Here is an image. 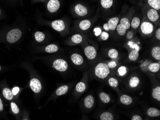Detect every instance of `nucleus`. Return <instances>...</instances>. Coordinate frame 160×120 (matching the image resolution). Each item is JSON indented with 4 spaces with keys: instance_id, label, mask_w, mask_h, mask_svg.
<instances>
[{
    "instance_id": "nucleus-1",
    "label": "nucleus",
    "mask_w": 160,
    "mask_h": 120,
    "mask_svg": "<svg viewBox=\"0 0 160 120\" xmlns=\"http://www.w3.org/2000/svg\"><path fill=\"white\" fill-rule=\"evenodd\" d=\"M94 74L99 79L105 80L110 73V70L107 64L101 62L96 65L94 69Z\"/></svg>"
},
{
    "instance_id": "nucleus-2",
    "label": "nucleus",
    "mask_w": 160,
    "mask_h": 120,
    "mask_svg": "<svg viewBox=\"0 0 160 120\" xmlns=\"http://www.w3.org/2000/svg\"><path fill=\"white\" fill-rule=\"evenodd\" d=\"M131 28V22L126 17L121 18L116 26V30L120 36H124L126 34L127 31Z\"/></svg>"
},
{
    "instance_id": "nucleus-3",
    "label": "nucleus",
    "mask_w": 160,
    "mask_h": 120,
    "mask_svg": "<svg viewBox=\"0 0 160 120\" xmlns=\"http://www.w3.org/2000/svg\"><path fill=\"white\" fill-rule=\"evenodd\" d=\"M139 27L140 32L145 36H150L154 30V24L148 20H143Z\"/></svg>"
},
{
    "instance_id": "nucleus-4",
    "label": "nucleus",
    "mask_w": 160,
    "mask_h": 120,
    "mask_svg": "<svg viewBox=\"0 0 160 120\" xmlns=\"http://www.w3.org/2000/svg\"><path fill=\"white\" fill-rule=\"evenodd\" d=\"M22 31L19 29L11 30L7 35V40L10 43H14L20 39L22 36Z\"/></svg>"
},
{
    "instance_id": "nucleus-5",
    "label": "nucleus",
    "mask_w": 160,
    "mask_h": 120,
    "mask_svg": "<svg viewBox=\"0 0 160 120\" xmlns=\"http://www.w3.org/2000/svg\"><path fill=\"white\" fill-rule=\"evenodd\" d=\"M146 16L147 19L152 24H157L160 20V15L157 10L153 9L152 8H149L146 12Z\"/></svg>"
},
{
    "instance_id": "nucleus-6",
    "label": "nucleus",
    "mask_w": 160,
    "mask_h": 120,
    "mask_svg": "<svg viewBox=\"0 0 160 120\" xmlns=\"http://www.w3.org/2000/svg\"><path fill=\"white\" fill-rule=\"evenodd\" d=\"M120 19L118 17H114L109 19L107 23H105L103 25V28L106 31L116 30V26L119 24Z\"/></svg>"
},
{
    "instance_id": "nucleus-7",
    "label": "nucleus",
    "mask_w": 160,
    "mask_h": 120,
    "mask_svg": "<svg viewBox=\"0 0 160 120\" xmlns=\"http://www.w3.org/2000/svg\"><path fill=\"white\" fill-rule=\"evenodd\" d=\"M52 66L56 70L59 72H65L68 69L67 61L61 58L55 59L53 62Z\"/></svg>"
},
{
    "instance_id": "nucleus-8",
    "label": "nucleus",
    "mask_w": 160,
    "mask_h": 120,
    "mask_svg": "<svg viewBox=\"0 0 160 120\" xmlns=\"http://www.w3.org/2000/svg\"><path fill=\"white\" fill-rule=\"evenodd\" d=\"M84 52L87 59L93 60L96 58L97 56V50L93 46H87L84 49Z\"/></svg>"
},
{
    "instance_id": "nucleus-9",
    "label": "nucleus",
    "mask_w": 160,
    "mask_h": 120,
    "mask_svg": "<svg viewBox=\"0 0 160 120\" xmlns=\"http://www.w3.org/2000/svg\"><path fill=\"white\" fill-rule=\"evenodd\" d=\"M30 87L35 93H39L42 90V84L40 81L36 78H32L29 82Z\"/></svg>"
},
{
    "instance_id": "nucleus-10",
    "label": "nucleus",
    "mask_w": 160,
    "mask_h": 120,
    "mask_svg": "<svg viewBox=\"0 0 160 120\" xmlns=\"http://www.w3.org/2000/svg\"><path fill=\"white\" fill-rule=\"evenodd\" d=\"M60 3L59 0H49L47 3V9L51 13L56 12L60 7Z\"/></svg>"
},
{
    "instance_id": "nucleus-11",
    "label": "nucleus",
    "mask_w": 160,
    "mask_h": 120,
    "mask_svg": "<svg viewBox=\"0 0 160 120\" xmlns=\"http://www.w3.org/2000/svg\"><path fill=\"white\" fill-rule=\"evenodd\" d=\"M74 11L76 14L80 17H85L88 14V9L82 4H77L74 8Z\"/></svg>"
},
{
    "instance_id": "nucleus-12",
    "label": "nucleus",
    "mask_w": 160,
    "mask_h": 120,
    "mask_svg": "<svg viewBox=\"0 0 160 120\" xmlns=\"http://www.w3.org/2000/svg\"><path fill=\"white\" fill-rule=\"evenodd\" d=\"M52 28L58 32H62L65 29L64 22L62 20H56L51 23Z\"/></svg>"
},
{
    "instance_id": "nucleus-13",
    "label": "nucleus",
    "mask_w": 160,
    "mask_h": 120,
    "mask_svg": "<svg viewBox=\"0 0 160 120\" xmlns=\"http://www.w3.org/2000/svg\"><path fill=\"white\" fill-rule=\"evenodd\" d=\"M70 59L74 64L77 66L81 65L84 62L83 57L78 53L72 54L70 56Z\"/></svg>"
},
{
    "instance_id": "nucleus-14",
    "label": "nucleus",
    "mask_w": 160,
    "mask_h": 120,
    "mask_svg": "<svg viewBox=\"0 0 160 120\" xmlns=\"http://www.w3.org/2000/svg\"><path fill=\"white\" fill-rule=\"evenodd\" d=\"M94 104V99L92 95L86 96L84 99V105L87 109H91Z\"/></svg>"
},
{
    "instance_id": "nucleus-15",
    "label": "nucleus",
    "mask_w": 160,
    "mask_h": 120,
    "mask_svg": "<svg viewBox=\"0 0 160 120\" xmlns=\"http://www.w3.org/2000/svg\"><path fill=\"white\" fill-rule=\"evenodd\" d=\"M120 102L124 105H129L132 104L133 99L131 96L127 94H123L120 97Z\"/></svg>"
},
{
    "instance_id": "nucleus-16",
    "label": "nucleus",
    "mask_w": 160,
    "mask_h": 120,
    "mask_svg": "<svg viewBox=\"0 0 160 120\" xmlns=\"http://www.w3.org/2000/svg\"><path fill=\"white\" fill-rule=\"evenodd\" d=\"M92 23L89 20H82L79 23V27L80 29L82 31H86L91 28Z\"/></svg>"
},
{
    "instance_id": "nucleus-17",
    "label": "nucleus",
    "mask_w": 160,
    "mask_h": 120,
    "mask_svg": "<svg viewBox=\"0 0 160 120\" xmlns=\"http://www.w3.org/2000/svg\"><path fill=\"white\" fill-rule=\"evenodd\" d=\"M140 83V80L138 77L133 76L129 79L128 85L131 88H136Z\"/></svg>"
},
{
    "instance_id": "nucleus-18",
    "label": "nucleus",
    "mask_w": 160,
    "mask_h": 120,
    "mask_svg": "<svg viewBox=\"0 0 160 120\" xmlns=\"http://www.w3.org/2000/svg\"><path fill=\"white\" fill-rule=\"evenodd\" d=\"M148 6L155 10H160V0H146Z\"/></svg>"
},
{
    "instance_id": "nucleus-19",
    "label": "nucleus",
    "mask_w": 160,
    "mask_h": 120,
    "mask_svg": "<svg viewBox=\"0 0 160 120\" xmlns=\"http://www.w3.org/2000/svg\"><path fill=\"white\" fill-rule=\"evenodd\" d=\"M147 114L150 117H157L160 115V111L156 108L150 107L147 110Z\"/></svg>"
},
{
    "instance_id": "nucleus-20",
    "label": "nucleus",
    "mask_w": 160,
    "mask_h": 120,
    "mask_svg": "<svg viewBox=\"0 0 160 120\" xmlns=\"http://www.w3.org/2000/svg\"><path fill=\"white\" fill-rule=\"evenodd\" d=\"M2 93L3 97L7 100H11L13 99L14 95L10 88H5L2 90Z\"/></svg>"
},
{
    "instance_id": "nucleus-21",
    "label": "nucleus",
    "mask_w": 160,
    "mask_h": 120,
    "mask_svg": "<svg viewBox=\"0 0 160 120\" xmlns=\"http://www.w3.org/2000/svg\"><path fill=\"white\" fill-rule=\"evenodd\" d=\"M151 56L155 60L160 61V46H155L153 47L151 51Z\"/></svg>"
},
{
    "instance_id": "nucleus-22",
    "label": "nucleus",
    "mask_w": 160,
    "mask_h": 120,
    "mask_svg": "<svg viewBox=\"0 0 160 120\" xmlns=\"http://www.w3.org/2000/svg\"><path fill=\"white\" fill-rule=\"evenodd\" d=\"M141 20L139 17H134L132 18L131 22V27L133 29H137L140 26Z\"/></svg>"
},
{
    "instance_id": "nucleus-23",
    "label": "nucleus",
    "mask_w": 160,
    "mask_h": 120,
    "mask_svg": "<svg viewBox=\"0 0 160 120\" xmlns=\"http://www.w3.org/2000/svg\"><path fill=\"white\" fill-rule=\"evenodd\" d=\"M69 90V86L68 85H63L57 88L55 92L56 95L58 96H62L66 94Z\"/></svg>"
},
{
    "instance_id": "nucleus-24",
    "label": "nucleus",
    "mask_w": 160,
    "mask_h": 120,
    "mask_svg": "<svg viewBox=\"0 0 160 120\" xmlns=\"http://www.w3.org/2000/svg\"><path fill=\"white\" fill-rule=\"evenodd\" d=\"M139 51L137 49H133L128 55V59L131 61H135L138 59L139 57Z\"/></svg>"
},
{
    "instance_id": "nucleus-25",
    "label": "nucleus",
    "mask_w": 160,
    "mask_h": 120,
    "mask_svg": "<svg viewBox=\"0 0 160 120\" xmlns=\"http://www.w3.org/2000/svg\"><path fill=\"white\" fill-rule=\"evenodd\" d=\"M101 102L104 103H109L111 101V98L109 94L104 92H101L99 95Z\"/></svg>"
},
{
    "instance_id": "nucleus-26",
    "label": "nucleus",
    "mask_w": 160,
    "mask_h": 120,
    "mask_svg": "<svg viewBox=\"0 0 160 120\" xmlns=\"http://www.w3.org/2000/svg\"><path fill=\"white\" fill-rule=\"evenodd\" d=\"M100 5L105 9H109L112 7L114 3L113 0H100Z\"/></svg>"
},
{
    "instance_id": "nucleus-27",
    "label": "nucleus",
    "mask_w": 160,
    "mask_h": 120,
    "mask_svg": "<svg viewBox=\"0 0 160 120\" xmlns=\"http://www.w3.org/2000/svg\"><path fill=\"white\" fill-rule=\"evenodd\" d=\"M86 85L84 81H80L76 85L75 90L77 92L82 93L86 91Z\"/></svg>"
},
{
    "instance_id": "nucleus-28",
    "label": "nucleus",
    "mask_w": 160,
    "mask_h": 120,
    "mask_svg": "<svg viewBox=\"0 0 160 120\" xmlns=\"http://www.w3.org/2000/svg\"><path fill=\"white\" fill-rule=\"evenodd\" d=\"M114 119L113 114L109 111L104 112L100 115V120H113Z\"/></svg>"
},
{
    "instance_id": "nucleus-29",
    "label": "nucleus",
    "mask_w": 160,
    "mask_h": 120,
    "mask_svg": "<svg viewBox=\"0 0 160 120\" xmlns=\"http://www.w3.org/2000/svg\"><path fill=\"white\" fill-rule=\"evenodd\" d=\"M58 47L55 44H51L48 45L45 48V51L48 53H53L58 51Z\"/></svg>"
},
{
    "instance_id": "nucleus-30",
    "label": "nucleus",
    "mask_w": 160,
    "mask_h": 120,
    "mask_svg": "<svg viewBox=\"0 0 160 120\" xmlns=\"http://www.w3.org/2000/svg\"><path fill=\"white\" fill-rule=\"evenodd\" d=\"M160 63H151L149 66V70L152 73H156L160 70Z\"/></svg>"
},
{
    "instance_id": "nucleus-31",
    "label": "nucleus",
    "mask_w": 160,
    "mask_h": 120,
    "mask_svg": "<svg viewBox=\"0 0 160 120\" xmlns=\"http://www.w3.org/2000/svg\"><path fill=\"white\" fill-rule=\"evenodd\" d=\"M152 96L153 98L160 102V87H156L152 90Z\"/></svg>"
},
{
    "instance_id": "nucleus-32",
    "label": "nucleus",
    "mask_w": 160,
    "mask_h": 120,
    "mask_svg": "<svg viewBox=\"0 0 160 120\" xmlns=\"http://www.w3.org/2000/svg\"><path fill=\"white\" fill-rule=\"evenodd\" d=\"M71 40L72 43L75 44H79L81 43L83 40L82 36L80 34H74L71 37Z\"/></svg>"
},
{
    "instance_id": "nucleus-33",
    "label": "nucleus",
    "mask_w": 160,
    "mask_h": 120,
    "mask_svg": "<svg viewBox=\"0 0 160 120\" xmlns=\"http://www.w3.org/2000/svg\"><path fill=\"white\" fill-rule=\"evenodd\" d=\"M119 53L115 48H111L108 51V56L111 59H115L119 57Z\"/></svg>"
},
{
    "instance_id": "nucleus-34",
    "label": "nucleus",
    "mask_w": 160,
    "mask_h": 120,
    "mask_svg": "<svg viewBox=\"0 0 160 120\" xmlns=\"http://www.w3.org/2000/svg\"><path fill=\"white\" fill-rule=\"evenodd\" d=\"M128 68L124 66H121L117 69V74L120 77H124L128 73Z\"/></svg>"
},
{
    "instance_id": "nucleus-35",
    "label": "nucleus",
    "mask_w": 160,
    "mask_h": 120,
    "mask_svg": "<svg viewBox=\"0 0 160 120\" xmlns=\"http://www.w3.org/2000/svg\"><path fill=\"white\" fill-rule=\"evenodd\" d=\"M45 34L43 32L37 31L35 34V38L37 42H41L45 39Z\"/></svg>"
},
{
    "instance_id": "nucleus-36",
    "label": "nucleus",
    "mask_w": 160,
    "mask_h": 120,
    "mask_svg": "<svg viewBox=\"0 0 160 120\" xmlns=\"http://www.w3.org/2000/svg\"><path fill=\"white\" fill-rule=\"evenodd\" d=\"M108 83L110 86L112 88H117L119 85V81L116 78H113V77H111L109 79L108 81Z\"/></svg>"
},
{
    "instance_id": "nucleus-37",
    "label": "nucleus",
    "mask_w": 160,
    "mask_h": 120,
    "mask_svg": "<svg viewBox=\"0 0 160 120\" xmlns=\"http://www.w3.org/2000/svg\"><path fill=\"white\" fill-rule=\"evenodd\" d=\"M10 107H11L12 111L14 114H18L20 113V109L19 108L18 106L14 102H11V103H10Z\"/></svg>"
},
{
    "instance_id": "nucleus-38",
    "label": "nucleus",
    "mask_w": 160,
    "mask_h": 120,
    "mask_svg": "<svg viewBox=\"0 0 160 120\" xmlns=\"http://www.w3.org/2000/svg\"><path fill=\"white\" fill-rule=\"evenodd\" d=\"M100 37L102 40H108L109 37V34L106 31H102L100 34Z\"/></svg>"
},
{
    "instance_id": "nucleus-39",
    "label": "nucleus",
    "mask_w": 160,
    "mask_h": 120,
    "mask_svg": "<svg viewBox=\"0 0 160 120\" xmlns=\"http://www.w3.org/2000/svg\"><path fill=\"white\" fill-rule=\"evenodd\" d=\"M107 64H108V66H109L110 69H114V68H115L117 66V63L115 61H110Z\"/></svg>"
},
{
    "instance_id": "nucleus-40",
    "label": "nucleus",
    "mask_w": 160,
    "mask_h": 120,
    "mask_svg": "<svg viewBox=\"0 0 160 120\" xmlns=\"http://www.w3.org/2000/svg\"><path fill=\"white\" fill-rule=\"evenodd\" d=\"M102 30L100 28H95L93 29V32H94V35L96 36H100V34H101V32H102Z\"/></svg>"
},
{
    "instance_id": "nucleus-41",
    "label": "nucleus",
    "mask_w": 160,
    "mask_h": 120,
    "mask_svg": "<svg viewBox=\"0 0 160 120\" xmlns=\"http://www.w3.org/2000/svg\"><path fill=\"white\" fill-rule=\"evenodd\" d=\"M134 36V32L132 31H129V32H128L127 34V38L128 39L131 40L133 37Z\"/></svg>"
},
{
    "instance_id": "nucleus-42",
    "label": "nucleus",
    "mask_w": 160,
    "mask_h": 120,
    "mask_svg": "<svg viewBox=\"0 0 160 120\" xmlns=\"http://www.w3.org/2000/svg\"><path fill=\"white\" fill-rule=\"evenodd\" d=\"M20 91V88H19L18 87H14L13 88L12 90V92L14 96H16L17 94Z\"/></svg>"
},
{
    "instance_id": "nucleus-43",
    "label": "nucleus",
    "mask_w": 160,
    "mask_h": 120,
    "mask_svg": "<svg viewBox=\"0 0 160 120\" xmlns=\"http://www.w3.org/2000/svg\"><path fill=\"white\" fill-rule=\"evenodd\" d=\"M155 37L158 40H160V28H158L155 32Z\"/></svg>"
},
{
    "instance_id": "nucleus-44",
    "label": "nucleus",
    "mask_w": 160,
    "mask_h": 120,
    "mask_svg": "<svg viewBox=\"0 0 160 120\" xmlns=\"http://www.w3.org/2000/svg\"><path fill=\"white\" fill-rule=\"evenodd\" d=\"M132 120H143L142 117L139 115H134L131 118Z\"/></svg>"
},
{
    "instance_id": "nucleus-45",
    "label": "nucleus",
    "mask_w": 160,
    "mask_h": 120,
    "mask_svg": "<svg viewBox=\"0 0 160 120\" xmlns=\"http://www.w3.org/2000/svg\"><path fill=\"white\" fill-rule=\"evenodd\" d=\"M3 110V105L2 100L0 98V111H2Z\"/></svg>"
},
{
    "instance_id": "nucleus-46",
    "label": "nucleus",
    "mask_w": 160,
    "mask_h": 120,
    "mask_svg": "<svg viewBox=\"0 0 160 120\" xmlns=\"http://www.w3.org/2000/svg\"><path fill=\"white\" fill-rule=\"evenodd\" d=\"M1 70V66H0V70Z\"/></svg>"
},
{
    "instance_id": "nucleus-47",
    "label": "nucleus",
    "mask_w": 160,
    "mask_h": 120,
    "mask_svg": "<svg viewBox=\"0 0 160 120\" xmlns=\"http://www.w3.org/2000/svg\"><path fill=\"white\" fill-rule=\"evenodd\" d=\"M40 1H44V0H40Z\"/></svg>"
},
{
    "instance_id": "nucleus-48",
    "label": "nucleus",
    "mask_w": 160,
    "mask_h": 120,
    "mask_svg": "<svg viewBox=\"0 0 160 120\" xmlns=\"http://www.w3.org/2000/svg\"><path fill=\"white\" fill-rule=\"evenodd\" d=\"M0 14H1V10H0Z\"/></svg>"
}]
</instances>
